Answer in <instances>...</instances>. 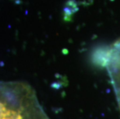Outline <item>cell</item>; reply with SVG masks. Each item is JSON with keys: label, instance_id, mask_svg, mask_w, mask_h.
<instances>
[{"label": "cell", "instance_id": "cell-1", "mask_svg": "<svg viewBox=\"0 0 120 119\" xmlns=\"http://www.w3.org/2000/svg\"><path fill=\"white\" fill-rule=\"evenodd\" d=\"M2 94L0 119H50L40 105L34 90L27 83L2 84Z\"/></svg>", "mask_w": 120, "mask_h": 119}, {"label": "cell", "instance_id": "cell-2", "mask_svg": "<svg viewBox=\"0 0 120 119\" xmlns=\"http://www.w3.org/2000/svg\"><path fill=\"white\" fill-rule=\"evenodd\" d=\"M101 65L105 68L120 110V39L101 51Z\"/></svg>", "mask_w": 120, "mask_h": 119}]
</instances>
